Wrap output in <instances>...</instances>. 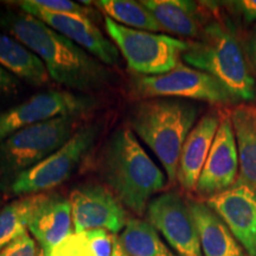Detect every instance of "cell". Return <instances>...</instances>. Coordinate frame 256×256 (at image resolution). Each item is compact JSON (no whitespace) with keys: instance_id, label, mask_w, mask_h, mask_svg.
Wrapping results in <instances>:
<instances>
[{"instance_id":"cell-1","label":"cell","mask_w":256,"mask_h":256,"mask_svg":"<svg viewBox=\"0 0 256 256\" xmlns=\"http://www.w3.org/2000/svg\"><path fill=\"white\" fill-rule=\"evenodd\" d=\"M0 26L36 54L50 78L62 87L88 92L110 83V69L104 63L40 19L25 12H6L0 16Z\"/></svg>"},{"instance_id":"cell-2","label":"cell","mask_w":256,"mask_h":256,"mask_svg":"<svg viewBox=\"0 0 256 256\" xmlns=\"http://www.w3.org/2000/svg\"><path fill=\"white\" fill-rule=\"evenodd\" d=\"M100 172L121 204L139 216L147 210L153 194L166 184L165 174L130 128H119L107 140L100 159Z\"/></svg>"},{"instance_id":"cell-3","label":"cell","mask_w":256,"mask_h":256,"mask_svg":"<svg viewBox=\"0 0 256 256\" xmlns=\"http://www.w3.org/2000/svg\"><path fill=\"white\" fill-rule=\"evenodd\" d=\"M200 107L182 98H144L133 108L130 128L160 160L168 182H177L182 148L198 122Z\"/></svg>"},{"instance_id":"cell-4","label":"cell","mask_w":256,"mask_h":256,"mask_svg":"<svg viewBox=\"0 0 256 256\" xmlns=\"http://www.w3.org/2000/svg\"><path fill=\"white\" fill-rule=\"evenodd\" d=\"M182 60L222 83L236 101H252L256 82L238 36L229 25L211 22L197 40L188 43Z\"/></svg>"},{"instance_id":"cell-5","label":"cell","mask_w":256,"mask_h":256,"mask_svg":"<svg viewBox=\"0 0 256 256\" xmlns=\"http://www.w3.org/2000/svg\"><path fill=\"white\" fill-rule=\"evenodd\" d=\"M80 116L68 115L32 124L0 144V191L10 194L25 172L46 160L78 130Z\"/></svg>"},{"instance_id":"cell-6","label":"cell","mask_w":256,"mask_h":256,"mask_svg":"<svg viewBox=\"0 0 256 256\" xmlns=\"http://www.w3.org/2000/svg\"><path fill=\"white\" fill-rule=\"evenodd\" d=\"M104 26L128 66L142 76L164 75L177 68L188 46L183 40L122 26L108 17Z\"/></svg>"},{"instance_id":"cell-7","label":"cell","mask_w":256,"mask_h":256,"mask_svg":"<svg viewBox=\"0 0 256 256\" xmlns=\"http://www.w3.org/2000/svg\"><path fill=\"white\" fill-rule=\"evenodd\" d=\"M100 130L98 124H88L80 127L66 145L30 171L22 174L12 185L10 194L24 197L43 194L58 186L72 177L83 159L90 153L98 142Z\"/></svg>"},{"instance_id":"cell-8","label":"cell","mask_w":256,"mask_h":256,"mask_svg":"<svg viewBox=\"0 0 256 256\" xmlns=\"http://www.w3.org/2000/svg\"><path fill=\"white\" fill-rule=\"evenodd\" d=\"M134 81V92L144 98H191L211 104H232L236 102V98L218 80L182 63L164 75L140 76Z\"/></svg>"},{"instance_id":"cell-9","label":"cell","mask_w":256,"mask_h":256,"mask_svg":"<svg viewBox=\"0 0 256 256\" xmlns=\"http://www.w3.org/2000/svg\"><path fill=\"white\" fill-rule=\"evenodd\" d=\"M96 106L92 96L76 94L69 90H46L0 113V144L12 134L60 116L81 115L90 112Z\"/></svg>"},{"instance_id":"cell-10","label":"cell","mask_w":256,"mask_h":256,"mask_svg":"<svg viewBox=\"0 0 256 256\" xmlns=\"http://www.w3.org/2000/svg\"><path fill=\"white\" fill-rule=\"evenodd\" d=\"M147 218L178 256H203L190 206L178 194L166 192L150 202Z\"/></svg>"},{"instance_id":"cell-11","label":"cell","mask_w":256,"mask_h":256,"mask_svg":"<svg viewBox=\"0 0 256 256\" xmlns=\"http://www.w3.org/2000/svg\"><path fill=\"white\" fill-rule=\"evenodd\" d=\"M75 234L104 229L118 234L128 222L121 202L110 188L98 184H86L72 191L70 198Z\"/></svg>"},{"instance_id":"cell-12","label":"cell","mask_w":256,"mask_h":256,"mask_svg":"<svg viewBox=\"0 0 256 256\" xmlns=\"http://www.w3.org/2000/svg\"><path fill=\"white\" fill-rule=\"evenodd\" d=\"M240 162L238 144L229 115L220 116L215 140L198 178L197 196L208 200L232 188L238 179Z\"/></svg>"},{"instance_id":"cell-13","label":"cell","mask_w":256,"mask_h":256,"mask_svg":"<svg viewBox=\"0 0 256 256\" xmlns=\"http://www.w3.org/2000/svg\"><path fill=\"white\" fill-rule=\"evenodd\" d=\"M17 4L25 14L40 19L51 28L81 46L104 66H114L119 60L118 48L102 34L92 19L81 16L44 11L32 4L31 0H23Z\"/></svg>"},{"instance_id":"cell-14","label":"cell","mask_w":256,"mask_h":256,"mask_svg":"<svg viewBox=\"0 0 256 256\" xmlns=\"http://www.w3.org/2000/svg\"><path fill=\"white\" fill-rule=\"evenodd\" d=\"M206 203L224 220L247 256H256V191L236 183Z\"/></svg>"},{"instance_id":"cell-15","label":"cell","mask_w":256,"mask_h":256,"mask_svg":"<svg viewBox=\"0 0 256 256\" xmlns=\"http://www.w3.org/2000/svg\"><path fill=\"white\" fill-rule=\"evenodd\" d=\"M72 209L68 198L57 194H43L32 212L28 230L49 256L72 232Z\"/></svg>"},{"instance_id":"cell-16","label":"cell","mask_w":256,"mask_h":256,"mask_svg":"<svg viewBox=\"0 0 256 256\" xmlns=\"http://www.w3.org/2000/svg\"><path fill=\"white\" fill-rule=\"evenodd\" d=\"M220 124V116L218 114L204 115L192 128L185 140L179 156L177 172V182L184 190L194 191L196 188L198 178L209 156Z\"/></svg>"},{"instance_id":"cell-17","label":"cell","mask_w":256,"mask_h":256,"mask_svg":"<svg viewBox=\"0 0 256 256\" xmlns=\"http://www.w3.org/2000/svg\"><path fill=\"white\" fill-rule=\"evenodd\" d=\"M188 206L196 222L203 256H246L228 226L206 202L190 200Z\"/></svg>"},{"instance_id":"cell-18","label":"cell","mask_w":256,"mask_h":256,"mask_svg":"<svg viewBox=\"0 0 256 256\" xmlns=\"http://www.w3.org/2000/svg\"><path fill=\"white\" fill-rule=\"evenodd\" d=\"M228 115L238 144L240 171L236 183L256 191V106L236 104Z\"/></svg>"},{"instance_id":"cell-19","label":"cell","mask_w":256,"mask_h":256,"mask_svg":"<svg viewBox=\"0 0 256 256\" xmlns=\"http://www.w3.org/2000/svg\"><path fill=\"white\" fill-rule=\"evenodd\" d=\"M162 31L185 38H198L204 26L198 5L188 0H142Z\"/></svg>"},{"instance_id":"cell-20","label":"cell","mask_w":256,"mask_h":256,"mask_svg":"<svg viewBox=\"0 0 256 256\" xmlns=\"http://www.w3.org/2000/svg\"><path fill=\"white\" fill-rule=\"evenodd\" d=\"M0 66L34 87L46 84L49 74L36 54L10 34L0 32Z\"/></svg>"},{"instance_id":"cell-21","label":"cell","mask_w":256,"mask_h":256,"mask_svg":"<svg viewBox=\"0 0 256 256\" xmlns=\"http://www.w3.org/2000/svg\"><path fill=\"white\" fill-rule=\"evenodd\" d=\"M118 240L130 256H177L162 242L148 220L130 218Z\"/></svg>"},{"instance_id":"cell-22","label":"cell","mask_w":256,"mask_h":256,"mask_svg":"<svg viewBox=\"0 0 256 256\" xmlns=\"http://www.w3.org/2000/svg\"><path fill=\"white\" fill-rule=\"evenodd\" d=\"M94 4L115 23L136 30L162 31L156 19L142 2L133 0H98Z\"/></svg>"},{"instance_id":"cell-23","label":"cell","mask_w":256,"mask_h":256,"mask_svg":"<svg viewBox=\"0 0 256 256\" xmlns=\"http://www.w3.org/2000/svg\"><path fill=\"white\" fill-rule=\"evenodd\" d=\"M42 196L43 194L20 197L2 208L0 211V252L28 232L31 215Z\"/></svg>"},{"instance_id":"cell-24","label":"cell","mask_w":256,"mask_h":256,"mask_svg":"<svg viewBox=\"0 0 256 256\" xmlns=\"http://www.w3.org/2000/svg\"><path fill=\"white\" fill-rule=\"evenodd\" d=\"M81 256H112L116 236L104 229L78 234Z\"/></svg>"},{"instance_id":"cell-25","label":"cell","mask_w":256,"mask_h":256,"mask_svg":"<svg viewBox=\"0 0 256 256\" xmlns=\"http://www.w3.org/2000/svg\"><path fill=\"white\" fill-rule=\"evenodd\" d=\"M32 4L36 5L44 11L54 12V14H75L81 17L94 19L98 17V12L90 6L72 2V0H31Z\"/></svg>"},{"instance_id":"cell-26","label":"cell","mask_w":256,"mask_h":256,"mask_svg":"<svg viewBox=\"0 0 256 256\" xmlns=\"http://www.w3.org/2000/svg\"><path fill=\"white\" fill-rule=\"evenodd\" d=\"M0 256H38L36 243L26 232L2 249Z\"/></svg>"},{"instance_id":"cell-27","label":"cell","mask_w":256,"mask_h":256,"mask_svg":"<svg viewBox=\"0 0 256 256\" xmlns=\"http://www.w3.org/2000/svg\"><path fill=\"white\" fill-rule=\"evenodd\" d=\"M49 256H81L78 234H72L51 252Z\"/></svg>"},{"instance_id":"cell-28","label":"cell","mask_w":256,"mask_h":256,"mask_svg":"<svg viewBox=\"0 0 256 256\" xmlns=\"http://www.w3.org/2000/svg\"><path fill=\"white\" fill-rule=\"evenodd\" d=\"M18 88V78L0 66V100L16 94Z\"/></svg>"},{"instance_id":"cell-29","label":"cell","mask_w":256,"mask_h":256,"mask_svg":"<svg viewBox=\"0 0 256 256\" xmlns=\"http://www.w3.org/2000/svg\"><path fill=\"white\" fill-rule=\"evenodd\" d=\"M243 16L246 22H256V0H238L228 2Z\"/></svg>"},{"instance_id":"cell-30","label":"cell","mask_w":256,"mask_h":256,"mask_svg":"<svg viewBox=\"0 0 256 256\" xmlns=\"http://www.w3.org/2000/svg\"><path fill=\"white\" fill-rule=\"evenodd\" d=\"M248 51H249V58H250L252 66L256 72V26L252 28L250 37L248 40Z\"/></svg>"},{"instance_id":"cell-31","label":"cell","mask_w":256,"mask_h":256,"mask_svg":"<svg viewBox=\"0 0 256 256\" xmlns=\"http://www.w3.org/2000/svg\"><path fill=\"white\" fill-rule=\"evenodd\" d=\"M112 256H130V255H128L126 252H124V249L122 247H121L118 238H115L114 249H113V254H112Z\"/></svg>"},{"instance_id":"cell-32","label":"cell","mask_w":256,"mask_h":256,"mask_svg":"<svg viewBox=\"0 0 256 256\" xmlns=\"http://www.w3.org/2000/svg\"><path fill=\"white\" fill-rule=\"evenodd\" d=\"M38 256H46V254H44V252H40V254H38Z\"/></svg>"},{"instance_id":"cell-33","label":"cell","mask_w":256,"mask_h":256,"mask_svg":"<svg viewBox=\"0 0 256 256\" xmlns=\"http://www.w3.org/2000/svg\"><path fill=\"white\" fill-rule=\"evenodd\" d=\"M0 206H2V197H0Z\"/></svg>"}]
</instances>
